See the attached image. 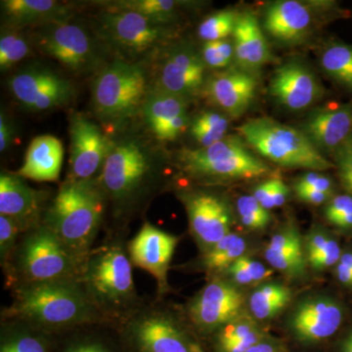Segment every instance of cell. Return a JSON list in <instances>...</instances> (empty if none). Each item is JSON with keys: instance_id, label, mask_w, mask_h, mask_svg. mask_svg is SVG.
I'll use <instances>...</instances> for the list:
<instances>
[{"instance_id": "49", "label": "cell", "mask_w": 352, "mask_h": 352, "mask_svg": "<svg viewBox=\"0 0 352 352\" xmlns=\"http://www.w3.org/2000/svg\"><path fill=\"white\" fill-rule=\"evenodd\" d=\"M274 182L275 179H270L261 183L254 190V195H252L267 210L272 208V194L273 189H274Z\"/></svg>"}, {"instance_id": "45", "label": "cell", "mask_w": 352, "mask_h": 352, "mask_svg": "<svg viewBox=\"0 0 352 352\" xmlns=\"http://www.w3.org/2000/svg\"><path fill=\"white\" fill-rule=\"evenodd\" d=\"M296 187L332 193L333 183L327 176L317 173H308L298 180Z\"/></svg>"}, {"instance_id": "54", "label": "cell", "mask_w": 352, "mask_h": 352, "mask_svg": "<svg viewBox=\"0 0 352 352\" xmlns=\"http://www.w3.org/2000/svg\"><path fill=\"white\" fill-rule=\"evenodd\" d=\"M337 277L340 283L346 285V286L352 287V268L349 267L346 264L338 263Z\"/></svg>"}, {"instance_id": "4", "label": "cell", "mask_w": 352, "mask_h": 352, "mask_svg": "<svg viewBox=\"0 0 352 352\" xmlns=\"http://www.w3.org/2000/svg\"><path fill=\"white\" fill-rule=\"evenodd\" d=\"M157 168L142 143L126 139L113 143L97 177L106 200L113 204L120 217H129L154 190Z\"/></svg>"}, {"instance_id": "10", "label": "cell", "mask_w": 352, "mask_h": 352, "mask_svg": "<svg viewBox=\"0 0 352 352\" xmlns=\"http://www.w3.org/2000/svg\"><path fill=\"white\" fill-rule=\"evenodd\" d=\"M32 43L46 56L74 73H87L101 62V47L96 39L71 20L36 28Z\"/></svg>"}, {"instance_id": "47", "label": "cell", "mask_w": 352, "mask_h": 352, "mask_svg": "<svg viewBox=\"0 0 352 352\" xmlns=\"http://www.w3.org/2000/svg\"><path fill=\"white\" fill-rule=\"evenodd\" d=\"M330 238L327 234L318 230V229L310 233L307 238V242H305V252H307V259L311 258L315 254L321 252L327 245Z\"/></svg>"}, {"instance_id": "40", "label": "cell", "mask_w": 352, "mask_h": 352, "mask_svg": "<svg viewBox=\"0 0 352 352\" xmlns=\"http://www.w3.org/2000/svg\"><path fill=\"white\" fill-rule=\"evenodd\" d=\"M266 249L281 252H303L302 239L295 226H287L273 235Z\"/></svg>"}, {"instance_id": "39", "label": "cell", "mask_w": 352, "mask_h": 352, "mask_svg": "<svg viewBox=\"0 0 352 352\" xmlns=\"http://www.w3.org/2000/svg\"><path fill=\"white\" fill-rule=\"evenodd\" d=\"M258 328V324L254 319L239 317L220 329L217 335V346L243 339Z\"/></svg>"}, {"instance_id": "9", "label": "cell", "mask_w": 352, "mask_h": 352, "mask_svg": "<svg viewBox=\"0 0 352 352\" xmlns=\"http://www.w3.org/2000/svg\"><path fill=\"white\" fill-rule=\"evenodd\" d=\"M122 335L133 352H204L175 315L161 308H139L124 319Z\"/></svg>"}, {"instance_id": "43", "label": "cell", "mask_w": 352, "mask_h": 352, "mask_svg": "<svg viewBox=\"0 0 352 352\" xmlns=\"http://www.w3.org/2000/svg\"><path fill=\"white\" fill-rule=\"evenodd\" d=\"M266 339L265 333L261 328L243 338L234 342L217 346L219 352H247L252 346H256L259 342Z\"/></svg>"}, {"instance_id": "8", "label": "cell", "mask_w": 352, "mask_h": 352, "mask_svg": "<svg viewBox=\"0 0 352 352\" xmlns=\"http://www.w3.org/2000/svg\"><path fill=\"white\" fill-rule=\"evenodd\" d=\"M179 161L182 170L198 179H252L270 173V166L234 136L208 147L183 150Z\"/></svg>"}, {"instance_id": "57", "label": "cell", "mask_w": 352, "mask_h": 352, "mask_svg": "<svg viewBox=\"0 0 352 352\" xmlns=\"http://www.w3.org/2000/svg\"><path fill=\"white\" fill-rule=\"evenodd\" d=\"M339 263L346 264L352 268V252H344L340 256Z\"/></svg>"}, {"instance_id": "13", "label": "cell", "mask_w": 352, "mask_h": 352, "mask_svg": "<svg viewBox=\"0 0 352 352\" xmlns=\"http://www.w3.org/2000/svg\"><path fill=\"white\" fill-rule=\"evenodd\" d=\"M69 179H96L113 143L95 122L78 113L69 119Z\"/></svg>"}, {"instance_id": "12", "label": "cell", "mask_w": 352, "mask_h": 352, "mask_svg": "<svg viewBox=\"0 0 352 352\" xmlns=\"http://www.w3.org/2000/svg\"><path fill=\"white\" fill-rule=\"evenodd\" d=\"M8 87L18 103L32 112L63 107L75 97V88L69 80L44 67L21 69L11 76Z\"/></svg>"}, {"instance_id": "18", "label": "cell", "mask_w": 352, "mask_h": 352, "mask_svg": "<svg viewBox=\"0 0 352 352\" xmlns=\"http://www.w3.org/2000/svg\"><path fill=\"white\" fill-rule=\"evenodd\" d=\"M43 191L32 188L17 173L0 175V215L17 224L21 232L27 233L43 223Z\"/></svg>"}, {"instance_id": "34", "label": "cell", "mask_w": 352, "mask_h": 352, "mask_svg": "<svg viewBox=\"0 0 352 352\" xmlns=\"http://www.w3.org/2000/svg\"><path fill=\"white\" fill-rule=\"evenodd\" d=\"M31 53V43L20 30L9 29L0 38V69L8 71Z\"/></svg>"}, {"instance_id": "58", "label": "cell", "mask_w": 352, "mask_h": 352, "mask_svg": "<svg viewBox=\"0 0 352 352\" xmlns=\"http://www.w3.org/2000/svg\"><path fill=\"white\" fill-rule=\"evenodd\" d=\"M347 191L349 192H351V193L352 194V185L351 186H349V188H346Z\"/></svg>"}, {"instance_id": "29", "label": "cell", "mask_w": 352, "mask_h": 352, "mask_svg": "<svg viewBox=\"0 0 352 352\" xmlns=\"http://www.w3.org/2000/svg\"><path fill=\"white\" fill-rule=\"evenodd\" d=\"M245 250L247 244L244 238L234 233L228 234L210 251L201 254L199 265L208 272L226 271L244 256Z\"/></svg>"}, {"instance_id": "32", "label": "cell", "mask_w": 352, "mask_h": 352, "mask_svg": "<svg viewBox=\"0 0 352 352\" xmlns=\"http://www.w3.org/2000/svg\"><path fill=\"white\" fill-rule=\"evenodd\" d=\"M229 120L226 115L217 111H205L197 116L190 127V132L201 148H204L226 138Z\"/></svg>"}, {"instance_id": "55", "label": "cell", "mask_w": 352, "mask_h": 352, "mask_svg": "<svg viewBox=\"0 0 352 352\" xmlns=\"http://www.w3.org/2000/svg\"><path fill=\"white\" fill-rule=\"evenodd\" d=\"M333 226H339L340 228H352V214L346 215L336 221Z\"/></svg>"}, {"instance_id": "30", "label": "cell", "mask_w": 352, "mask_h": 352, "mask_svg": "<svg viewBox=\"0 0 352 352\" xmlns=\"http://www.w3.org/2000/svg\"><path fill=\"white\" fill-rule=\"evenodd\" d=\"M107 10L131 11L157 24L168 25L175 21L180 2L173 0H124L106 3Z\"/></svg>"}, {"instance_id": "21", "label": "cell", "mask_w": 352, "mask_h": 352, "mask_svg": "<svg viewBox=\"0 0 352 352\" xmlns=\"http://www.w3.org/2000/svg\"><path fill=\"white\" fill-rule=\"evenodd\" d=\"M270 90L282 105L294 111L309 107L322 91L314 74L296 62L284 64L276 69L271 80Z\"/></svg>"}, {"instance_id": "5", "label": "cell", "mask_w": 352, "mask_h": 352, "mask_svg": "<svg viewBox=\"0 0 352 352\" xmlns=\"http://www.w3.org/2000/svg\"><path fill=\"white\" fill-rule=\"evenodd\" d=\"M83 263L41 223L28 231L18 244L8 280L22 285L80 279Z\"/></svg>"}, {"instance_id": "28", "label": "cell", "mask_w": 352, "mask_h": 352, "mask_svg": "<svg viewBox=\"0 0 352 352\" xmlns=\"http://www.w3.org/2000/svg\"><path fill=\"white\" fill-rule=\"evenodd\" d=\"M292 300L288 287L279 283L264 284L250 298V309L254 318L267 320L284 309Z\"/></svg>"}, {"instance_id": "22", "label": "cell", "mask_w": 352, "mask_h": 352, "mask_svg": "<svg viewBox=\"0 0 352 352\" xmlns=\"http://www.w3.org/2000/svg\"><path fill=\"white\" fill-rule=\"evenodd\" d=\"M258 82L245 69H228L210 78L207 94L210 101L222 112L239 117L251 105Z\"/></svg>"}, {"instance_id": "7", "label": "cell", "mask_w": 352, "mask_h": 352, "mask_svg": "<svg viewBox=\"0 0 352 352\" xmlns=\"http://www.w3.org/2000/svg\"><path fill=\"white\" fill-rule=\"evenodd\" d=\"M149 91L142 66L126 61L113 62L94 80L92 107L106 122H122L142 109Z\"/></svg>"}, {"instance_id": "31", "label": "cell", "mask_w": 352, "mask_h": 352, "mask_svg": "<svg viewBox=\"0 0 352 352\" xmlns=\"http://www.w3.org/2000/svg\"><path fill=\"white\" fill-rule=\"evenodd\" d=\"M43 331L14 321L2 333L0 352H47Z\"/></svg>"}, {"instance_id": "23", "label": "cell", "mask_w": 352, "mask_h": 352, "mask_svg": "<svg viewBox=\"0 0 352 352\" xmlns=\"http://www.w3.org/2000/svg\"><path fill=\"white\" fill-rule=\"evenodd\" d=\"M1 14L9 29L21 30L71 20L74 8L55 0H4Z\"/></svg>"}, {"instance_id": "24", "label": "cell", "mask_w": 352, "mask_h": 352, "mask_svg": "<svg viewBox=\"0 0 352 352\" xmlns=\"http://www.w3.org/2000/svg\"><path fill=\"white\" fill-rule=\"evenodd\" d=\"M352 129V108L349 105L316 109L308 117L305 132L317 149L337 150L349 139Z\"/></svg>"}, {"instance_id": "33", "label": "cell", "mask_w": 352, "mask_h": 352, "mask_svg": "<svg viewBox=\"0 0 352 352\" xmlns=\"http://www.w3.org/2000/svg\"><path fill=\"white\" fill-rule=\"evenodd\" d=\"M321 65L333 80L352 89V46L342 43L329 46L322 54Z\"/></svg>"}, {"instance_id": "20", "label": "cell", "mask_w": 352, "mask_h": 352, "mask_svg": "<svg viewBox=\"0 0 352 352\" xmlns=\"http://www.w3.org/2000/svg\"><path fill=\"white\" fill-rule=\"evenodd\" d=\"M186 100L184 97L157 88L150 90L141 110L146 124L159 140H175L187 129L189 118Z\"/></svg>"}, {"instance_id": "15", "label": "cell", "mask_w": 352, "mask_h": 352, "mask_svg": "<svg viewBox=\"0 0 352 352\" xmlns=\"http://www.w3.org/2000/svg\"><path fill=\"white\" fill-rule=\"evenodd\" d=\"M178 242L176 236L145 222L126 245L132 265L155 278L160 296L170 291L168 270Z\"/></svg>"}, {"instance_id": "2", "label": "cell", "mask_w": 352, "mask_h": 352, "mask_svg": "<svg viewBox=\"0 0 352 352\" xmlns=\"http://www.w3.org/2000/svg\"><path fill=\"white\" fill-rule=\"evenodd\" d=\"M132 263L122 241L92 250L83 263L80 282L106 320H124L140 308Z\"/></svg>"}, {"instance_id": "37", "label": "cell", "mask_w": 352, "mask_h": 352, "mask_svg": "<svg viewBox=\"0 0 352 352\" xmlns=\"http://www.w3.org/2000/svg\"><path fill=\"white\" fill-rule=\"evenodd\" d=\"M265 258L275 270L281 271L289 276H300L305 271V252H281L265 250Z\"/></svg>"}, {"instance_id": "1", "label": "cell", "mask_w": 352, "mask_h": 352, "mask_svg": "<svg viewBox=\"0 0 352 352\" xmlns=\"http://www.w3.org/2000/svg\"><path fill=\"white\" fill-rule=\"evenodd\" d=\"M3 315L8 320L24 322L41 331L107 321L78 279L17 285L12 305Z\"/></svg>"}, {"instance_id": "46", "label": "cell", "mask_w": 352, "mask_h": 352, "mask_svg": "<svg viewBox=\"0 0 352 352\" xmlns=\"http://www.w3.org/2000/svg\"><path fill=\"white\" fill-rule=\"evenodd\" d=\"M238 261L244 266L245 270L251 275L254 283L263 281V280L266 279V278L270 277L272 274V271L266 268L263 263L248 258V256H243L242 258L238 259Z\"/></svg>"}, {"instance_id": "14", "label": "cell", "mask_w": 352, "mask_h": 352, "mask_svg": "<svg viewBox=\"0 0 352 352\" xmlns=\"http://www.w3.org/2000/svg\"><path fill=\"white\" fill-rule=\"evenodd\" d=\"M244 296L239 289L224 280L208 282L188 305L190 320L199 330L219 331L239 318Z\"/></svg>"}, {"instance_id": "3", "label": "cell", "mask_w": 352, "mask_h": 352, "mask_svg": "<svg viewBox=\"0 0 352 352\" xmlns=\"http://www.w3.org/2000/svg\"><path fill=\"white\" fill-rule=\"evenodd\" d=\"M106 198L96 179H67L45 210L43 223L85 261L103 221Z\"/></svg>"}, {"instance_id": "56", "label": "cell", "mask_w": 352, "mask_h": 352, "mask_svg": "<svg viewBox=\"0 0 352 352\" xmlns=\"http://www.w3.org/2000/svg\"><path fill=\"white\" fill-rule=\"evenodd\" d=\"M342 352H352V331L342 342Z\"/></svg>"}, {"instance_id": "48", "label": "cell", "mask_w": 352, "mask_h": 352, "mask_svg": "<svg viewBox=\"0 0 352 352\" xmlns=\"http://www.w3.org/2000/svg\"><path fill=\"white\" fill-rule=\"evenodd\" d=\"M65 352H115L104 342L95 340H82L67 347Z\"/></svg>"}, {"instance_id": "50", "label": "cell", "mask_w": 352, "mask_h": 352, "mask_svg": "<svg viewBox=\"0 0 352 352\" xmlns=\"http://www.w3.org/2000/svg\"><path fill=\"white\" fill-rule=\"evenodd\" d=\"M14 138V129L12 124L7 117L6 113L1 112L0 115V152H6L11 144Z\"/></svg>"}, {"instance_id": "25", "label": "cell", "mask_w": 352, "mask_h": 352, "mask_svg": "<svg viewBox=\"0 0 352 352\" xmlns=\"http://www.w3.org/2000/svg\"><path fill=\"white\" fill-rule=\"evenodd\" d=\"M63 159V144L59 139L50 134L38 136L30 143L24 163L16 173L25 179L34 182H56Z\"/></svg>"}, {"instance_id": "41", "label": "cell", "mask_w": 352, "mask_h": 352, "mask_svg": "<svg viewBox=\"0 0 352 352\" xmlns=\"http://www.w3.org/2000/svg\"><path fill=\"white\" fill-rule=\"evenodd\" d=\"M336 160L342 184L349 188L352 185V139H347L338 148Z\"/></svg>"}, {"instance_id": "11", "label": "cell", "mask_w": 352, "mask_h": 352, "mask_svg": "<svg viewBox=\"0 0 352 352\" xmlns=\"http://www.w3.org/2000/svg\"><path fill=\"white\" fill-rule=\"evenodd\" d=\"M96 30L102 41L132 56L156 50L170 38L168 25L131 11L106 10L97 21Z\"/></svg>"}, {"instance_id": "51", "label": "cell", "mask_w": 352, "mask_h": 352, "mask_svg": "<svg viewBox=\"0 0 352 352\" xmlns=\"http://www.w3.org/2000/svg\"><path fill=\"white\" fill-rule=\"evenodd\" d=\"M296 195L300 200L312 205H321L330 198L331 193L317 191V190L308 188H298L296 187Z\"/></svg>"}, {"instance_id": "36", "label": "cell", "mask_w": 352, "mask_h": 352, "mask_svg": "<svg viewBox=\"0 0 352 352\" xmlns=\"http://www.w3.org/2000/svg\"><path fill=\"white\" fill-rule=\"evenodd\" d=\"M20 233L19 227L12 219L0 215V259L7 278L10 276Z\"/></svg>"}, {"instance_id": "35", "label": "cell", "mask_w": 352, "mask_h": 352, "mask_svg": "<svg viewBox=\"0 0 352 352\" xmlns=\"http://www.w3.org/2000/svg\"><path fill=\"white\" fill-rule=\"evenodd\" d=\"M239 14L232 10H222L206 18L198 28L199 38L208 41H221L233 34Z\"/></svg>"}, {"instance_id": "52", "label": "cell", "mask_w": 352, "mask_h": 352, "mask_svg": "<svg viewBox=\"0 0 352 352\" xmlns=\"http://www.w3.org/2000/svg\"><path fill=\"white\" fill-rule=\"evenodd\" d=\"M229 276L235 283L240 285H250L254 283L251 275L245 270L244 266L240 264L239 261L234 263L228 270H226Z\"/></svg>"}, {"instance_id": "16", "label": "cell", "mask_w": 352, "mask_h": 352, "mask_svg": "<svg viewBox=\"0 0 352 352\" xmlns=\"http://www.w3.org/2000/svg\"><path fill=\"white\" fill-rule=\"evenodd\" d=\"M182 200L188 215L190 232L201 254L230 234L231 215L226 201L208 192H185Z\"/></svg>"}, {"instance_id": "44", "label": "cell", "mask_w": 352, "mask_h": 352, "mask_svg": "<svg viewBox=\"0 0 352 352\" xmlns=\"http://www.w3.org/2000/svg\"><path fill=\"white\" fill-rule=\"evenodd\" d=\"M352 214V197L340 195L335 197L326 208V217L331 223Z\"/></svg>"}, {"instance_id": "53", "label": "cell", "mask_w": 352, "mask_h": 352, "mask_svg": "<svg viewBox=\"0 0 352 352\" xmlns=\"http://www.w3.org/2000/svg\"><path fill=\"white\" fill-rule=\"evenodd\" d=\"M289 195V189L282 180L275 179L272 194V208L281 207Z\"/></svg>"}, {"instance_id": "26", "label": "cell", "mask_w": 352, "mask_h": 352, "mask_svg": "<svg viewBox=\"0 0 352 352\" xmlns=\"http://www.w3.org/2000/svg\"><path fill=\"white\" fill-rule=\"evenodd\" d=\"M311 22V13L305 4L296 0H283L268 7L264 27L278 41L296 43L307 36Z\"/></svg>"}, {"instance_id": "42", "label": "cell", "mask_w": 352, "mask_h": 352, "mask_svg": "<svg viewBox=\"0 0 352 352\" xmlns=\"http://www.w3.org/2000/svg\"><path fill=\"white\" fill-rule=\"evenodd\" d=\"M340 256L342 254H340L339 244L337 241L330 238L325 248L311 258L308 259V261L311 263L312 267L315 270H323L335 265L336 263H339Z\"/></svg>"}, {"instance_id": "17", "label": "cell", "mask_w": 352, "mask_h": 352, "mask_svg": "<svg viewBox=\"0 0 352 352\" xmlns=\"http://www.w3.org/2000/svg\"><path fill=\"white\" fill-rule=\"evenodd\" d=\"M206 64L201 55L186 45L164 53L157 68V89L188 98L205 82Z\"/></svg>"}, {"instance_id": "6", "label": "cell", "mask_w": 352, "mask_h": 352, "mask_svg": "<svg viewBox=\"0 0 352 352\" xmlns=\"http://www.w3.org/2000/svg\"><path fill=\"white\" fill-rule=\"evenodd\" d=\"M239 132L261 156L280 166L314 170H330L333 166L305 132L276 120H249L239 127Z\"/></svg>"}, {"instance_id": "19", "label": "cell", "mask_w": 352, "mask_h": 352, "mask_svg": "<svg viewBox=\"0 0 352 352\" xmlns=\"http://www.w3.org/2000/svg\"><path fill=\"white\" fill-rule=\"evenodd\" d=\"M344 320L339 303L328 298H315L298 305L289 319V327L302 342H321L332 337Z\"/></svg>"}, {"instance_id": "38", "label": "cell", "mask_w": 352, "mask_h": 352, "mask_svg": "<svg viewBox=\"0 0 352 352\" xmlns=\"http://www.w3.org/2000/svg\"><path fill=\"white\" fill-rule=\"evenodd\" d=\"M201 58L206 66L212 69H224L235 59L234 43L229 39L208 41L201 50Z\"/></svg>"}, {"instance_id": "27", "label": "cell", "mask_w": 352, "mask_h": 352, "mask_svg": "<svg viewBox=\"0 0 352 352\" xmlns=\"http://www.w3.org/2000/svg\"><path fill=\"white\" fill-rule=\"evenodd\" d=\"M233 36L235 59L243 69L256 71L270 61V46L256 16L241 14Z\"/></svg>"}]
</instances>
